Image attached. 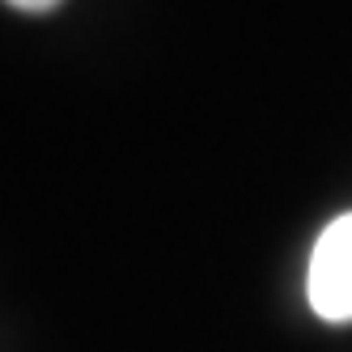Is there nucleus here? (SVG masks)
I'll list each match as a JSON object with an SVG mask.
<instances>
[{
	"instance_id": "nucleus-1",
	"label": "nucleus",
	"mask_w": 352,
	"mask_h": 352,
	"mask_svg": "<svg viewBox=\"0 0 352 352\" xmlns=\"http://www.w3.org/2000/svg\"><path fill=\"white\" fill-rule=\"evenodd\" d=\"M310 310L327 322H352V212L318 234L306 267Z\"/></svg>"
},
{
	"instance_id": "nucleus-2",
	"label": "nucleus",
	"mask_w": 352,
	"mask_h": 352,
	"mask_svg": "<svg viewBox=\"0 0 352 352\" xmlns=\"http://www.w3.org/2000/svg\"><path fill=\"white\" fill-rule=\"evenodd\" d=\"M13 9H26V13H47V9H56L60 0H9Z\"/></svg>"
}]
</instances>
